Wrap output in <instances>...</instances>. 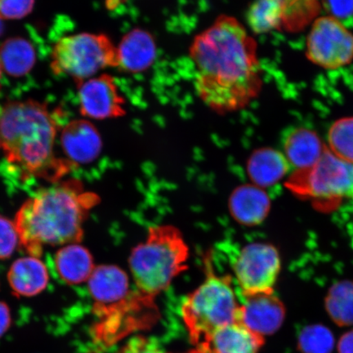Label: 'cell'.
<instances>
[{"instance_id": "obj_1", "label": "cell", "mask_w": 353, "mask_h": 353, "mask_svg": "<svg viewBox=\"0 0 353 353\" xmlns=\"http://www.w3.org/2000/svg\"><path fill=\"white\" fill-rule=\"evenodd\" d=\"M189 56L198 98L220 116L244 110L262 90L257 42L236 17L219 16L194 37Z\"/></svg>"}, {"instance_id": "obj_2", "label": "cell", "mask_w": 353, "mask_h": 353, "mask_svg": "<svg viewBox=\"0 0 353 353\" xmlns=\"http://www.w3.org/2000/svg\"><path fill=\"white\" fill-rule=\"evenodd\" d=\"M57 123L46 104L28 99L0 107V148L8 162L26 176L57 182L72 165L57 158Z\"/></svg>"}, {"instance_id": "obj_3", "label": "cell", "mask_w": 353, "mask_h": 353, "mask_svg": "<svg viewBox=\"0 0 353 353\" xmlns=\"http://www.w3.org/2000/svg\"><path fill=\"white\" fill-rule=\"evenodd\" d=\"M99 201L94 194L83 192L77 181L54 183L29 199L16 215L21 245L38 258L46 245L81 241L83 223Z\"/></svg>"}, {"instance_id": "obj_4", "label": "cell", "mask_w": 353, "mask_h": 353, "mask_svg": "<svg viewBox=\"0 0 353 353\" xmlns=\"http://www.w3.org/2000/svg\"><path fill=\"white\" fill-rule=\"evenodd\" d=\"M188 258V246L178 228L172 225L150 228L147 239L132 250L130 257L138 291L154 299L187 270Z\"/></svg>"}, {"instance_id": "obj_5", "label": "cell", "mask_w": 353, "mask_h": 353, "mask_svg": "<svg viewBox=\"0 0 353 353\" xmlns=\"http://www.w3.org/2000/svg\"><path fill=\"white\" fill-rule=\"evenodd\" d=\"M211 262L210 256H207L205 280L188 295L182 307L190 339L200 352L215 331L240 322L241 305L231 277L216 274Z\"/></svg>"}, {"instance_id": "obj_6", "label": "cell", "mask_w": 353, "mask_h": 353, "mask_svg": "<svg viewBox=\"0 0 353 353\" xmlns=\"http://www.w3.org/2000/svg\"><path fill=\"white\" fill-rule=\"evenodd\" d=\"M117 48L107 34L79 33L61 37L52 47L50 68L77 85L108 68H117Z\"/></svg>"}, {"instance_id": "obj_7", "label": "cell", "mask_w": 353, "mask_h": 353, "mask_svg": "<svg viewBox=\"0 0 353 353\" xmlns=\"http://www.w3.org/2000/svg\"><path fill=\"white\" fill-rule=\"evenodd\" d=\"M288 188L302 196L317 200L353 199V163L342 160L325 148L314 166L295 172Z\"/></svg>"}, {"instance_id": "obj_8", "label": "cell", "mask_w": 353, "mask_h": 353, "mask_svg": "<svg viewBox=\"0 0 353 353\" xmlns=\"http://www.w3.org/2000/svg\"><path fill=\"white\" fill-rule=\"evenodd\" d=\"M320 11L319 0H255L246 19L254 34L272 30L297 33L316 19Z\"/></svg>"}, {"instance_id": "obj_9", "label": "cell", "mask_w": 353, "mask_h": 353, "mask_svg": "<svg viewBox=\"0 0 353 353\" xmlns=\"http://www.w3.org/2000/svg\"><path fill=\"white\" fill-rule=\"evenodd\" d=\"M306 54L322 68H341L353 60V34L335 17H319L309 32Z\"/></svg>"}, {"instance_id": "obj_10", "label": "cell", "mask_w": 353, "mask_h": 353, "mask_svg": "<svg viewBox=\"0 0 353 353\" xmlns=\"http://www.w3.org/2000/svg\"><path fill=\"white\" fill-rule=\"evenodd\" d=\"M243 295L274 292L281 271L280 254L267 243H252L243 248L233 265Z\"/></svg>"}, {"instance_id": "obj_11", "label": "cell", "mask_w": 353, "mask_h": 353, "mask_svg": "<svg viewBox=\"0 0 353 353\" xmlns=\"http://www.w3.org/2000/svg\"><path fill=\"white\" fill-rule=\"evenodd\" d=\"M79 112L92 120L125 117L126 100L113 77L101 74L78 83Z\"/></svg>"}, {"instance_id": "obj_12", "label": "cell", "mask_w": 353, "mask_h": 353, "mask_svg": "<svg viewBox=\"0 0 353 353\" xmlns=\"http://www.w3.org/2000/svg\"><path fill=\"white\" fill-rule=\"evenodd\" d=\"M88 282V290L94 300V314L120 306L134 293L130 289L126 272L114 265L95 268Z\"/></svg>"}, {"instance_id": "obj_13", "label": "cell", "mask_w": 353, "mask_h": 353, "mask_svg": "<svg viewBox=\"0 0 353 353\" xmlns=\"http://www.w3.org/2000/svg\"><path fill=\"white\" fill-rule=\"evenodd\" d=\"M240 323L264 336L276 332L285 321V308L274 292L243 295Z\"/></svg>"}, {"instance_id": "obj_14", "label": "cell", "mask_w": 353, "mask_h": 353, "mask_svg": "<svg viewBox=\"0 0 353 353\" xmlns=\"http://www.w3.org/2000/svg\"><path fill=\"white\" fill-rule=\"evenodd\" d=\"M117 48V69L130 74L147 72L157 59V44L148 30L137 28L127 32Z\"/></svg>"}, {"instance_id": "obj_15", "label": "cell", "mask_w": 353, "mask_h": 353, "mask_svg": "<svg viewBox=\"0 0 353 353\" xmlns=\"http://www.w3.org/2000/svg\"><path fill=\"white\" fill-rule=\"evenodd\" d=\"M61 147L66 160L73 165H85L99 157L103 142L99 132L90 121L74 120L61 131Z\"/></svg>"}, {"instance_id": "obj_16", "label": "cell", "mask_w": 353, "mask_h": 353, "mask_svg": "<svg viewBox=\"0 0 353 353\" xmlns=\"http://www.w3.org/2000/svg\"><path fill=\"white\" fill-rule=\"evenodd\" d=\"M270 207L268 194L252 184L238 187L229 199V210L232 217L245 226H256L263 222Z\"/></svg>"}, {"instance_id": "obj_17", "label": "cell", "mask_w": 353, "mask_h": 353, "mask_svg": "<svg viewBox=\"0 0 353 353\" xmlns=\"http://www.w3.org/2000/svg\"><path fill=\"white\" fill-rule=\"evenodd\" d=\"M263 344V336L236 322L215 331L201 352L258 353Z\"/></svg>"}, {"instance_id": "obj_18", "label": "cell", "mask_w": 353, "mask_h": 353, "mask_svg": "<svg viewBox=\"0 0 353 353\" xmlns=\"http://www.w3.org/2000/svg\"><path fill=\"white\" fill-rule=\"evenodd\" d=\"M283 148L285 157L290 166L299 171L314 166L319 161L326 147L315 132L298 128L290 131L285 137Z\"/></svg>"}, {"instance_id": "obj_19", "label": "cell", "mask_w": 353, "mask_h": 353, "mask_svg": "<svg viewBox=\"0 0 353 353\" xmlns=\"http://www.w3.org/2000/svg\"><path fill=\"white\" fill-rule=\"evenodd\" d=\"M290 170V165L285 154L269 148L256 150L247 164L250 180L261 188L277 183Z\"/></svg>"}, {"instance_id": "obj_20", "label": "cell", "mask_w": 353, "mask_h": 353, "mask_svg": "<svg viewBox=\"0 0 353 353\" xmlns=\"http://www.w3.org/2000/svg\"><path fill=\"white\" fill-rule=\"evenodd\" d=\"M8 279L17 296H34L46 288L47 268L37 257L22 258L12 265Z\"/></svg>"}, {"instance_id": "obj_21", "label": "cell", "mask_w": 353, "mask_h": 353, "mask_svg": "<svg viewBox=\"0 0 353 353\" xmlns=\"http://www.w3.org/2000/svg\"><path fill=\"white\" fill-rule=\"evenodd\" d=\"M55 264L61 279L68 284H81L94 270V259L85 247L69 245L57 253Z\"/></svg>"}, {"instance_id": "obj_22", "label": "cell", "mask_w": 353, "mask_h": 353, "mask_svg": "<svg viewBox=\"0 0 353 353\" xmlns=\"http://www.w3.org/2000/svg\"><path fill=\"white\" fill-rule=\"evenodd\" d=\"M35 51L32 44L25 39H8L0 46V63L4 72L13 77L29 73L35 63Z\"/></svg>"}, {"instance_id": "obj_23", "label": "cell", "mask_w": 353, "mask_h": 353, "mask_svg": "<svg viewBox=\"0 0 353 353\" xmlns=\"http://www.w3.org/2000/svg\"><path fill=\"white\" fill-rule=\"evenodd\" d=\"M330 319L339 326L353 325V281H342L330 287L325 298Z\"/></svg>"}, {"instance_id": "obj_24", "label": "cell", "mask_w": 353, "mask_h": 353, "mask_svg": "<svg viewBox=\"0 0 353 353\" xmlns=\"http://www.w3.org/2000/svg\"><path fill=\"white\" fill-rule=\"evenodd\" d=\"M329 150L342 160L353 163V117L334 123L328 132Z\"/></svg>"}, {"instance_id": "obj_25", "label": "cell", "mask_w": 353, "mask_h": 353, "mask_svg": "<svg viewBox=\"0 0 353 353\" xmlns=\"http://www.w3.org/2000/svg\"><path fill=\"white\" fill-rule=\"evenodd\" d=\"M334 345L332 332L322 325L306 326L299 335L298 348L302 353H331Z\"/></svg>"}, {"instance_id": "obj_26", "label": "cell", "mask_w": 353, "mask_h": 353, "mask_svg": "<svg viewBox=\"0 0 353 353\" xmlns=\"http://www.w3.org/2000/svg\"><path fill=\"white\" fill-rule=\"evenodd\" d=\"M19 241L14 223L0 216V259L10 258Z\"/></svg>"}, {"instance_id": "obj_27", "label": "cell", "mask_w": 353, "mask_h": 353, "mask_svg": "<svg viewBox=\"0 0 353 353\" xmlns=\"http://www.w3.org/2000/svg\"><path fill=\"white\" fill-rule=\"evenodd\" d=\"M34 0H0V20H20L32 12Z\"/></svg>"}, {"instance_id": "obj_28", "label": "cell", "mask_w": 353, "mask_h": 353, "mask_svg": "<svg viewBox=\"0 0 353 353\" xmlns=\"http://www.w3.org/2000/svg\"><path fill=\"white\" fill-rule=\"evenodd\" d=\"M117 353H172L167 352L164 348L158 345L156 341L151 339L141 336H135L128 341ZM183 353H201L197 350Z\"/></svg>"}, {"instance_id": "obj_29", "label": "cell", "mask_w": 353, "mask_h": 353, "mask_svg": "<svg viewBox=\"0 0 353 353\" xmlns=\"http://www.w3.org/2000/svg\"><path fill=\"white\" fill-rule=\"evenodd\" d=\"M322 3L330 16L338 20L353 16V0H322Z\"/></svg>"}, {"instance_id": "obj_30", "label": "cell", "mask_w": 353, "mask_h": 353, "mask_svg": "<svg viewBox=\"0 0 353 353\" xmlns=\"http://www.w3.org/2000/svg\"><path fill=\"white\" fill-rule=\"evenodd\" d=\"M11 325V315L10 308L6 303L0 302V338L6 334Z\"/></svg>"}, {"instance_id": "obj_31", "label": "cell", "mask_w": 353, "mask_h": 353, "mask_svg": "<svg viewBox=\"0 0 353 353\" xmlns=\"http://www.w3.org/2000/svg\"><path fill=\"white\" fill-rule=\"evenodd\" d=\"M339 353H353V330L344 334L338 343Z\"/></svg>"}, {"instance_id": "obj_32", "label": "cell", "mask_w": 353, "mask_h": 353, "mask_svg": "<svg viewBox=\"0 0 353 353\" xmlns=\"http://www.w3.org/2000/svg\"><path fill=\"white\" fill-rule=\"evenodd\" d=\"M126 0H105V7L109 11L117 10L119 7L125 4Z\"/></svg>"}, {"instance_id": "obj_33", "label": "cell", "mask_w": 353, "mask_h": 353, "mask_svg": "<svg viewBox=\"0 0 353 353\" xmlns=\"http://www.w3.org/2000/svg\"><path fill=\"white\" fill-rule=\"evenodd\" d=\"M2 72H3L2 65H1V63H0V79H1V77H2Z\"/></svg>"}, {"instance_id": "obj_34", "label": "cell", "mask_w": 353, "mask_h": 353, "mask_svg": "<svg viewBox=\"0 0 353 353\" xmlns=\"http://www.w3.org/2000/svg\"><path fill=\"white\" fill-rule=\"evenodd\" d=\"M2 32V25H1V21H0V33H1Z\"/></svg>"}]
</instances>
